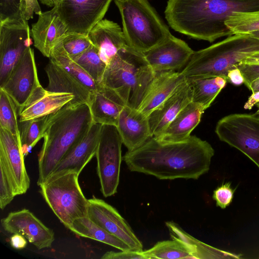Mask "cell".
I'll list each match as a JSON object with an SVG mask.
<instances>
[{"mask_svg": "<svg viewBox=\"0 0 259 259\" xmlns=\"http://www.w3.org/2000/svg\"><path fill=\"white\" fill-rule=\"evenodd\" d=\"M88 104L94 122L116 126L120 113L126 106L115 91L101 83L91 93Z\"/></svg>", "mask_w": 259, "mask_h": 259, "instance_id": "obj_20", "label": "cell"}, {"mask_svg": "<svg viewBox=\"0 0 259 259\" xmlns=\"http://www.w3.org/2000/svg\"><path fill=\"white\" fill-rule=\"evenodd\" d=\"M186 77L181 72H156L138 110L146 116L170 97Z\"/></svg>", "mask_w": 259, "mask_h": 259, "instance_id": "obj_23", "label": "cell"}, {"mask_svg": "<svg viewBox=\"0 0 259 259\" xmlns=\"http://www.w3.org/2000/svg\"><path fill=\"white\" fill-rule=\"evenodd\" d=\"M142 252L147 259L194 258L184 245L175 239L158 242Z\"/></svg>", "mask_w": 259, "mask_h": 259, "instance_id": "obj_31", "label": "cell"}, {"mask_svg": "<svg viewBox=\"0 0 259 259\" xmlns=\"http://www.w3.org/2000/svg\"><path fill=\"white\" fill-rule=\"evenodd\" d=\"M0 207L4 209L15 196L10 177L5 165L0 162Z\"/></svg>", "mask_w": 259, "mask_h": 259, "instance_id": "obj_36", "label": "cell"}, {"mask_svg": "<svg viewBox=\"0 0 259 259\" xmlns=\"http://www.w3.org/2000/svg\"><path fill=\"white\" fill-rule=\"evenodd\" d=\"M103 259H147L141 252L121 250L119 252L108 251L101 257Z\"/></svg>", "mask_w": 259, "mask_h": 259, "instance_id": "obj_40", "label": "cell"}, {"mask_svg": "<svg viewBox=\"0 0 259 259\" xmlns=\"http://www.w3.org/2000/svg\"><path fill=\"white\" fill-rule=\"evenodd\" d=\"M50 58L80 82L91 93L98 88L100 83L96 82L80 65L58 46L54 45Z\"/></svg>", "mask_w": 259, "mask_h": 259, "instance_id": "obj_29", "label": "cell"}, {"mask_svg": "<svg viewBox=\"0 0 259 259\" xmlns=\"http://www.w3.org/2000/svg\"><path fill=\"white\" fill-rule=\"evenodd\" d=\"M259 52V39L249 34H235L205 49L194 51L180 71L185 77H227L248 56Z\"/></svg>", "mask_w": 259, "mask_h": 259, "instance_id": "obj_4", "label": "cell"}, {"mask_svg": "<svg viewBox=\"0 0 259 259\" xmlns=\"http://www.w3.org/2000/svg\"><path fill=\"white\" fill-rule=\"evenodd\" d=\"M0 162L10 177L15 196L25 193L30 186L21 140L0 127Z\"/></svg>", "mask_w": 259, "mask_h": 259, "instance_id": "obj_14", "label": "cell"}, {"mask_svg": "<svg viewBox=\"0 0 259 259\" xmlns=\"http://www.w3.org/2000/svg\"><path fill=\"white\" fill-rule=\"evenodd\" d=\"M68 32L55 7L39 14L31 29L34 46L49 58L55 44Z\"/></svg>", "mask_w": 259, "mask_h": 259, "instance_id": "obj_19", "label": "cell"}, {"mask_svg": "<svg viewBox=\"0 0 259 259\" xmlns=\"http://www.w3.org/2000/svg\"><path fill=\"white\" fill-rule=\"evenodd\" d=\"M30 32L24 16L0 21V85L32 45Z\"/></svg>", "mask_w": 259, "mask_h": 259, "instance_id": "obj_9", "label": "cell"}, {"mask_svg": "<svg viewBox=\"0 0 259 259\" xmlns=\"http://www.w3.org/2000/svg\"><path fill=\"white\" fill-rule=\"evenodd\" d=\"M122 144L116 126L102 125L95 156L101 191L105 197L117 192L122 160Z\"/></svg>", "mask_w": 259, "mask_h": 259, "instance_id": "obj_8", "label": "cell"}, {"mask_svg": "<svg viewBox=\"0 0 259 259\" xmlns=\"http://www.w3.org/2000/svg\"><path fill=\"white\" fill-rule=\"evenodd\" d=\"M68 229L79 236L100 241L120 250H132L125 243L103 229L88 216L75 220Z\"/></svg>", "mask_w": 259, "mask_h": 259, "instance_id": "obj_28", "label": "cell"}, {"mask_svg": "<svg viewBox=\"0 0 259 259\" xmlns=\"http://www.w3.org/2000/svg\"><path fill=\"white\" fill-rule=\"evenodd\" d=\"M116 127L128 151L137 149L152 137L148 117L126 105L120 113Z\"/></svg>", "mask_w": 259, "mask_h": 259, "instance_id": "obj_22", "label": "cell"}, {"mask_svg": "<svg viewBox=\"0 0 259 259\" xmlns=\"http://www.w3.org/2000/svg\"><path fill=\"white\" fill-rule=\"evenodd\" d=\"M192 100V90L186 78L174 93L147 116L152 137L158 138Z\"/></svg>", "mask_w": 259, "mask_h": 259, "instance_id": "obj_16", "label": "cell"}, {"mask_svg": "<svg viewBox=\"0 0 259 259\" xmlns=\"http://www.w3.org/2000/svg\"><path fill=\"white\" fill-rule=\"evenodd\" d=\"M49 59L45 68L49 80L46 89L52 92L72 94L74 99L69 104L88 103L91 92L61 66Z\"/></svg>", "mask_w": 259, "mask_h": 259, "instance_id": "obj_24", "label": "cell"}, {"mask_svg": "<svg viewBox=\"0 0 259 259\" xmlns=\"http://www.w3.org/2000/svg\"><path fill=\"white\" fill-rule=\"evenodd\" d=\"M1 225L5 231L22 235L38 249L51 247L55 240L53 231L27 209L11 212Z\"/></svg>", "mask_w": 259, "mask_h": 259, "instance_id": "obj_13", "label": "cell"}, {"mask_svg": "<svg viewBox=\"0 0 259 259\" xmlns=\"http://www.w3.org/2000/svg\"><path fill=\"white\" fill-rule=\"evenodd\" d=\"M244 78V83L248 88L251 82L259 78V64L240 63L237 65Z\"/></svg>", "mask_w": 259, "mask_h": 259, "instance_id": "obj_39", "label": "cell"}, {"mask_svg": "<svg viewBox=\"0 0 259 259\" xmlns=\"http://www.w3.org/2000/svg\"><path fill=\"white\" fill-rule=\"evenodd\" d=\"M74 99L71 93L50 91L40 84L26 103L18 108L19 122L55 113Z\"/></svg>", "mask_w": 259, "mask_h": 259, "instance_id": "obj_17", "label": "cell"}, {"mask_svg": "<svg viewBox=\"0 0 259 259\" xmlns=\"http://www.w3.org/2000/svg\"><path fill=\"white\" fill-rule=\"evenodd\" d=\"M227 77V80L234 85H239L244 83V78L238 67L230 70Z\"/></svg>", "mask_w": 259, "mask_h": 259, "instance_id": "obj_42", "label": "cell"}, {"mask_svg": "<svg viewBox=\"0 0 259 259\" xmlns=\"http://www.w3.org/2000/svg\"><path fill=\"white\" fill-rule=\"evenodd\" d=\"M248 89L252 93L259 91V78L252 81L250 84Z\"/></svg>", "mask_w": 259, "mask_h": 259, "instance_id": "obj_46", "label": "cell"}, {"mask_svg": "<svg viewBox=\"0 0 259 259\" xmlns=\"http://www.w3.org/2000/svg\"><path fill=\"white\" fill-rule=\"evenodd\" d=\"M112 0H60L54 7L69 32L88 35L102 20Z\"/></svg>", "mask_w": 259, "mask_h": 259, "instance_id": "obj_10", "label": "cell"}, {"mask_svg": "<svg viewBox=\"0 0 259 259\" xmlns=\"http://www.w3.org/2000/svg\"><path fill=\"white\" fill-rule=\"evenodd\" d=\"M90 219L125 243L133 251L141 252L143 244L124 218L113 206L95 197L88 199Z\"/></svg>", "mask_w": 259, "mask_h": 259, "instance_id": "obj_12", "label": "cell"}, {"mask_svg": "<svg viewBox=\"0 0 259 259\" xmlns=\"http://www.w3.org/2000/svg\"><path fill=\"white\" fill-rule=\"evenodd\" d=\"M10 242L12 247L17 249L25 248L27 243L26 238L18 234H13L10 238Z\"/></svg>", "mask_w": 259, "mask_h": 259, "instance_id": "obj_43", "label": "cell"}, {"mask_svg": "<svg viewBox=\"0 0 259 259\" xmlns=\"http://www.w3.org/2000/svg\"><path fill=\"white\" fill-rule=\"evenodd\" d=\"M186 78L192 90V102L201 106L205 110L226 86L227 80V77L223 76Z\"/></svg>", "mask_w": 259, "mask_h": 259, "instance_id": "obj_27", "label": "cell"}, {"mask_svg": "<svg viewBox=\"0 0 259 259\" xmlns=\"http://www.w3.org/2000/svg\"><path fill=\"white\" fill-rule=\"evenodd\" d=\"M55 45L71 58L82 54L93 45L88 35L70 32L64 35Z\"/></svg>", "mask_w": 259, "mask_h": 259, "instance_id": "obj_35", "label": "cell"}, {"mask_svg": "<svg viewBox=\"0 0 259 259\" xmlns=\"http://www.w3.org/2000/svg\"><path fill=\"white\" fill-rule=\"evenodd\" d=\"M165 224L171 238L184 245L194 258H238L240 257L241 255L219 249L197 240L174 222H167Z\"/></svg>", "mask_w": 259, "mask_h": 259, "instance_id": "obj_26", "label": "cell"}, {"mask_svg": "<svg viewBox=\"0 0 259 259\" xmlns=\"http://www.w3.org/2000/svg\"><path fill=\"white\" fill-rule=\"evenodd\" d=\"M88 36L107 65L118 51L128 46L122 29L117 23L103 19L89 31Z\"/></svg>", "mask_w": 259, "mask_h": 259, "instance_id": "obj_21", "label": "cell"}, {"mask_svg": "<svg viewBox=\"0 0 259 259\" xmlns=\"http://www.w3.org/2000/svg\"><path fill=\"white\" fill-rule=\"evenodd\" d=\"M156 74L143 53L127 46L107 65L100 83L115 91L126 106L138 109Z\"/></svg>", "mask_w": 259, "mask_h": 259, "instance_id": "obj_3", "label": "cell"}, {"mask_svg": "<svg viewBox=\"0 0 259 259\" xmlns=\"http://www.w3.org/2000/svg\"><path fill=\"white\" fill-rule=\"evenodd\" d=\"M256 105L257 107V111H256L255 114H256L258 115H259V103H258Z\"/></svg>", "mask_w": 259, "mask_h": 259, "instance_id": "obj_49", "label": "cell"}, {"mask_svg": "<svg viewBox=\"0 0 259 259\" xmlns=\"http://www.w3.org/2000/svg\"><path fill=\"white\" fill-rule=\"evenodd\" d=\"M241 63L249 64H259V52L248 56Z\"/></svg>", "mask_w": 259, "mask_h": 259, "instance_id": "obj_45", "label": "cell"}, {"mask_svg": "<svg viewBox=\"0 0 259 259\" xmlns=\"http://www.w3.org/2000/svg\"><path fill=\"white\" fill-rule=\"evenodd\" d=\"M18 116V108L14 101L0 89V127L20 139Z\"/></svg>", "mask_w": 259, "mask_h": 259, "instance_id": "obj_32", "label": "cell"}, {"mask_svg": "<svg viewBox=\"0 0 259 259\" xmlns=\"http://www.w3.org/2000/svg\"><path fill=\"white\" fill-rule=\"evenodd\" d=\"M215 132L221 141L240 151L259 168V115H228L217 122Z\"/></svg>", "mask_w": 259, "mask_h": 259, "instance_id": "obj_7", "label": "cell"}, {"mask_svg": "<svg viewBox=\"0 0 259 259\" xmlns=\"http://www.w3.org/2000/svg\"><path fill=\"white\" fill-rule=\"evenodd\" d=\"M102 126L93 122L86 135L66 153L51 175L69 171L79 175L96 155Z\"/></svg>", "mask_w": 259, "mask_h": 259, "instance_id": "obj_18", "label": "cell"}, {"mask_svg": "<svg viewBox=\"0 0 259 259\" xmlns=\"http://www.w3.org/2000/svg\"><path fill=\"white\" fill-rule=\"evenodd\" d=\"M204 111L201 106L190 102L181 111L156 139L166 142H178L187 139L199 123Z\"/></svg>", "mask_w": 259, "mask_h": 259, "instance_id": "obj_25", "label": "cell"}, {"mask_svg": "<svg viewBox=\"0 0 259 259\" xmlns=\"http://www.w3.org/2000/svg\"><path fill=\"white\" fill-rule=\"evenodd\" d=\"M79 175L69 171L50 176L40 184V192L60 221L68 228L88 215L89 201L78 183Z\"/></svg>", "mask_w": 259, "mask_h": 259, "instance_id": "obj_6", "label": "cell"}, {"mask_svg": "<svg viewBox=\"0 0 259 259\" xmlns=\"http://www.w3.org/2000/svg\"><path fill=\"white\" fill-rule=\"evenodd\" d=\"M259 103V91L252 93L244 105L245 109L250 110Z\"/></svg>", "mask_w": 259, "mask_h": 259, "instance_id": "obj_44", "label": "cell"}, {"mask_svg": "<svg viewBox=\"0 0 259 259\" xmlns=\"http://www.w3.org/2000/svg\"><path fill=\"white\" fill-rule=\"evenodd\" d=\"M194 51L184 40L171 34L163 41L143 53L155 72L175 71L185 66Z\"/></svg>", "mask_w": 259, "mask_h": 259, "instance_id": "obj_15", "label": "cell"}, {"mask_svg": "<svg viewBox=\"0 0 259 259\" xmlns=\"http://www.w3.org/2000/svg\"><path fill=\"white\" fill-rule=\"evenodd\" d=\"M214 154L208 142L195 136L178 142L152 137L123 158L131 171L160 180L198 179L209 170Z\"/></svg>", "mask_w": 259, "mask_h": 259, "instance_id": "obj_1", "label": "cell"}, {"mask_svg": "<svg viewBox=\"0 0 259 259\" xmlns=\"http://www.w3.org/2000/svg\"><path fill=\"white\" fill-rule=\"evenodd\" d=\"M24 17L28 21L33 18L34 14L39 15L42 13L38 0H23Z\"/></svg>", "mask_w": 259, "mask_h": 259, "instance_id": "obj_41", "label": "cell"}, {"mask_svg": "<svg viewBox=\"0 0 259 259\" xmlns=\"http://www.w3.org/2000/svg\"><path fill=\"white\" fill-rule=\"evenodd\" d=\"M235 190L236 189L232 188L231 183L230 182L222 183L218 186L213 191L212 195L217 206L222 209L228 206L232 202Z\"/></svg>", "mask_w": 259, "mask_h": 259, "instance_id": "obj_38", "label": "cell"}, {"mask_svg": "<svg viewBox=\"0 0 259 259\" xmlns=\"http://www.w3.org/2000/svg\"><path fill=\"white\" fill-rule=\"evenodd\" d=\"M19 122L20 140L23 150L33 147L43 138L52 114Z\"/></svg>", "mask_w": 259, "mask_h": 259, "instance_id": "obj_30", "label": "cell"}, {"mask_svg": "<svg viewBox=\"0 0 259 259\" xmlns=\"http://www.w3.org/2000/svg\"><path fill=\"white\" fill-rule=\"evenodd\" d=\"M121 18L122 31L129 46L144 53L171 34L148 0H114Z\"/></svg>", "mask_w": 259, "mask_h": 259, "instance_id": "obj_5", "label": "cell"}, {"mask_svg": "<svg viewBox=\"0 0 259 259\" xmlns=\"http://www.w3.org/2000/svg\"><path fill=\"white\" fill-rule=\"evenodd\" d=\"M22 16L24 17L23 0H0V21Z\"/></svg>", "mask_w": 259, "mask_h": 259, "instance_id": "obj_37", "label": "cell"}, {"mask_svg": "<svg viewBox=\"0 0 259 259\" xmlns=\"http://www.w3.org/2000/svg\"><path fill=\"white\" fill-rule=\"evenodd\" d=\"M97 83H100L107 66L93 45L82 54L71 58Z\"/></svg>", "mask_w": 259, "mask_h": 259, "instance_id": "obj_33", "label": "cell"}, {"mask_svg": "<svg viewBox=\"0 0 259 259\" xmlns=\"http://www.w3.org/2000/svg\"><path fill=\"white\" fill-rule=\"evenodd\" d=\"M40 85L34 51L29 47L6 81L0 85V89L7 93L19 108Z\"/></svg>", "mask_w": 259, "mask_h": 259, "instance_id": "obj_11", "label": "cell"}, {"mask_svg": "<svg viewBox=\"0 0 259 259\" xmlns=\"http://www.w3.org/2000/svg\"><path fill=\"white\" fill-rule=\"evenodd\" d=\"M41 4L48 7H54L59 2L60 0H39Z\"/></svg>", "mask_w": 259, "mask_h": 259, "instance_id": "obj_47", "label": "cell"}, {"mask_svg": "<svg viewBox=\"0 0 259 259\" xmlns=\"http://www.w3.org/2000/svg\"><path fill=\"white\" fill-rule=\"evenodd\" d=\"M251 36L257 39H259V31H257L255 32H252L249 34Z\"/></svg>", "mask_w": 259, "mask_h": 259, "instance_id": "obj_48", "label": "cell"}, {"mask_svg": "<svg viewBox=\"0 0 259 259\" xmlns=\"http://www.w3.org/2000/svg\"><path fill=\"white\" fill-rule=\"evenodd\" d=\"M225 23L233 34L259 31V10L233 13Z\"/></svg>", "mask_w": 259, "mask_h": 259, "instance_id": "obj_34", "label": "cell"}, {"mask_svg": "<svg viewBox=\"0 0 259 259\" xmlns=\"http://www.w3.org/2000/svg\"><path fill=\"white\" fill-rule=\"evenodd\" d=\"M93 122L86 103L68 104L52 114L38 155V186L51 175L66 153L86 135Z\"/></svg>", "mask_w": 259, "mask_h": 259, "instance_id": "obj_2", "label": "cell"}]
</instances>
